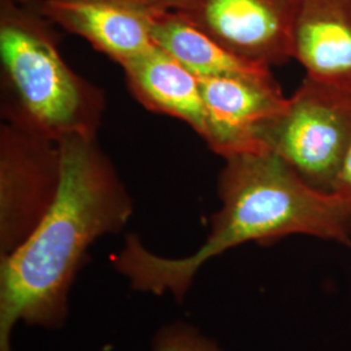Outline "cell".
<instances>
[{
  "mask_svg": "<svg viewBox=\"0 0 351 351\" xmlns=\"http://www.w3.org/2000/svg\"><path fill=\"white\" fill-rule=\"evenodd\" d=\"M60 142L3 121L0 126V256L23 245L62 184Z\"/></svg>",
  "mask_w": 351,
  "mask_h": 351,
  "instance_id": "cell-5",
  "label": "cell"
},
{
  "mask_svg": "<svg viewBox=\"0 0 351 351\" xmlns=\"http://www.w3.org/2000/svg\"><path fill=\"white\" fill-rule=\"evenodd\" d=\"M217 195L221 206L211 216L210 233L188 256H160L137 234L126 236L114 268L130 288L154 295L171 294L182 302L204 264L247 242L268 246L302 234L351 246L343 198L313 188L274 152L226 159Z\"/></svg>",
  "mask_w": 351,
  "mask_h": 351,
  "instance_id": "cell-2",
  "label": "cell"
},
{
  "mask_svg": "<svg viewBox=\"0 0 351 351\" xmlns=\"http://www.w3.org/2000/svg\"><path fill=\"white\" fill-rule=\"evenodd\" d=\"M142 3H146L154 8L158 10H173V11H180L184 7L185 0H139Z\"/></svg>",
  "mask_w": 351,
  "mask_h": 351,
  "instance_id": "cell-14",
  "label": "cell"
},
{
  "mask_svg": "<svg viewBox=\"0 0 351 351\" xmlns=\"http://www.w3.org/2000/svg\"><path fill=\"white\" fill-rule=\"evenodd\" d=\"M39 1L0 0L3 121L56 142L98 137L106 94L64 60L55 24Z\"/></svg>",
  "mask_w": 351,
  "mask_h": 351,
  "instance_id": "cell-3",
  "label": "cell"
},
{
  "mask_svg": "<svg viewBox=\"0 0 351 351\" xmlns=\"http://www.w3.org/2000/svg\"><path fill=\"white\" fill-rule=\"evenodd\" d=\"M302 0H185L180 12L241 59L265 68L293 59Z\"/></svg>",
  "mask_w": 351,
  "mask_h": 351,
  "instance_id": "cell-6",
  "label": "cell"
},
{
  "mask_svg": "<svg viewBox=\"0 0 351 351\" xmlns=\"http://www.w3.org/2000/svg\"><path fill=\"white\" fill-rule=\"evenodd\" d=\"M152 39L156 47L199 78L271 72V68L249 63L226 50L180 11L169 10L158 14Z\"/></svg>",
  "mask_w": 351,
  "mask_h": 351,
  "instance_id": "cell-11",
  "label": "cell"
},
{
  "mask_svg": "<svg viewBox=\"0 0 351 351\" xmlns=\"http://www.w3.org/2000/svg\"><path fill=\"white\" fill-rule=\"evenodd\" d=\"M293 59L306 75L351 93V0H302Z\"/></svg>",
  "mask_w": 351,
  "mask_h": 351,
  "instance_id": "cell-9",
  "label": "cell"
},
{
  "mask_svg": "<svg viewBox=\"0 0 351 351\" xmlns=\"http://www.w3.org/2000/svg\"><path fill=\"white\" fill-rule=\"evenodd\" d=\"M39 8L55 25L121 66L155 47L154 24L168 11L139 0H40Z\"/></svg>",
  "mask_w": 351,
  "mask_h": 351,
  "instance_id": "cell-8",
  "label": "cell"
},
{
  "mask_svg": "<svg viewBox=\"0 0 351 351\" xmlns=\"http://www.w3.org/2000/svg\"><path fill=\"white\" fill-rule=\"evenodd\" d=\"M152 351H224L198 328L177 322L163 326L151 342Z\"/></svg>",
  "mask_w": 351,
  "mask_h": 351,
  "instance_id": "cell-12",
  "label": "cell"
},
{
  "mask_svg": "<svg viewBox=\"0 0 351 351\" xmlns=\"http://www.w3.org/2000/svg\"><path fill=\"white\" fill-rule=\"evenodd\" d=\"M14 3H19V4H25V5H29V4H34V3H37L38 0H12Z\"/></svg>",
  "mask_w": 351,
  "mask_h": 351,
  "instance_id": "cell-15",
  "label": "cell"
},
{
  "mask_svg": "<svg viewBox=\"0 0 351 351\" xmlns=\"http://www.w3.org/2000/svg\"><path fill=\"white\" fill-rule=\"evenodd\" d=\"M256 138L308 185L335 193L351 150V93L306 75L284 108L258 129Z\"/></svg>",
  "mask_w": 351,
  "mask_h": 351,
  "instance_id": "cell-4",
  "label": "cell"
},
{
  "mask_svg": "<svg viewBox=\"0 0 351 351\" xmlns=\"http://www.w3.org/2000/svg\"><path fill=\"white\" fill-rule=\"evenodd\" d=\"M130 94L151 112L186 123L202 139L207 134V112L199 77L159 47L123 65Z\"/></svg>",
  "mask_w": 351,
  "mask_h": 351,
  "instance_id": "cell-10",
  "label": "cell"
},
{
  "mask_svg": "<svg viewBox=\"0 0 351 351\" xmlns=\"http://www.w3.org/2000/svg\"><path fill=\"white\" fill-rule=\"evenodd\" d=\"M63 176L58 195L23 245L0 256V351H12L20 322L60 329L69 294L88 250L124 229L134 203L98 137L60 141Z\"/></svg>",
  "mask_w": 351,
  "mask_h": 351,
  "instance_id": "cell-1",
  "label": "cell"
},
{
  "mask_svg": "<svg viewBox=\"0 0 351 351\" xmlns=\"http://www.w3.org/2000/svg\"><path fill=\"white\" fill-rule=\"evenodd\" d=\"M343 198L346 207V226L351 237V150L341 169L336 191Z\"/></svg>",
  "mask_w": 351,
  "mask_h": 351,
  "instance_id": "cell-13",
  "label": "cell"
},
{
  "mask_svg": "<svg viewBox=\"0 0 351 351\" xmlns=\"http://www.w3.org/2000/svg\"><path fill=\"white\" fill-rule=\"evenodd\" d=\"M207 112L204 142L221 158L264 151L258 129L288 101L272 73L199 78Z\"/></svg>",
  "mask_w": 351,
  "mask_h": 351,
  "instance_id": "cell-7",
  "label": "cell"
}]
</instances>
